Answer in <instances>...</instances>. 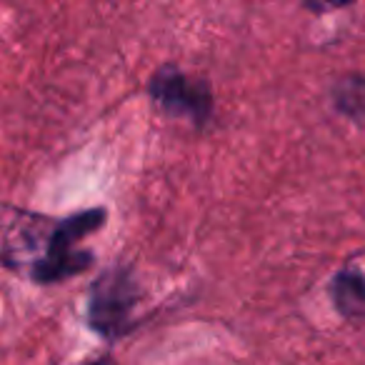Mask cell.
Returning <instances> with one entry per match:
<instances>
[{"label":"cell","instance_id":"3","mask_svg":"<svg viewBox=\"0 0 365 365\" xmlns=\"http://www.w3.org/2000/svg\"><path fill=\"white\" fill-rule=\"evenodd\" d=\"M148 96L153 106L170 118H182L195 128H205L213 118V88L203 78L182 73L165 63L148 81Z\"/></svg>","mask_w":365,"mask_h":365},{"label":"cell","instance_id":"1","mask_svg":"<svg viewBox=\"0 0 365 365\" xmlns=\"http://www.w3.org/2000/svg\"><path fill=\"white\" fill-rule=\"evenodd\" d=\"M106 208L81 210L63 220L48 225L46 253L31 263V280L36 285H53L86 273L96 255L86 248H78L83 238L93 235L106 225Z\"/></svg>","mask_w":365,"mask_h":365},{"label":"cell","instance_id":"6","mask_svg":"<svg viewBox=\"0 0 365 365\" xmlns=\"http://www.w3.org/2000/svg\"><path fill=\"white\" fill-rule=\"evenodd\" d=\"M86 365H113V360L106 355V358H98V360H93V363H86Z\"/></svg>","mask_w":365,"mask_h":365},{"label":"cell","instance_id":"4","mask_svg":"<svg viewBox=\"0 0 365 365\" xmlns=\"http://www.w3.org/2000/svg\"><path fill=\"white\" fill-rule=\"evenodd\" d=\"M330 300L348 323L365 328V275L358 268H343L333 275Z\"/></svg>","mask_w":365,"mask_h":365},{"label":"cell","instance_id":"5","mask_svg":"<svg viewBox=\"0 0 365 365\" xmlns=\"http://www.w3.org/2000/svg\"><path fill=\"white\" fill-rule=\"evenodd\" d=\"M330 103L343 118L363 128L365 125V76L350 73L330 88Z\"/></svg>","mask_w":365,"mask_h":365},{"label":"cell","instance_id":"2","mask_svg":"<svg viewBox=\"0 0 365 365\" xmlns=\"http://www.w3.org/2000/svg\"><path fill=\"white\" fill-rule=\"evenodd\" d=\"M143 290L130 265H113L103 270L88 293V325L103 340L125 338L135 328V308Z\"/></svg>","mask_w":365,"mask_h":365}]
</instances>
